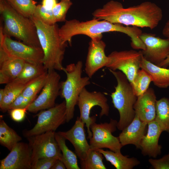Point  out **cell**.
I'll use <instances>...</instances> for the list:
<instances>
[{"label":"cell","instance_id":"ab89813d","mask_svg":"<svg viewBox=\"0 0 169 169\" xmlns=\"http://www.w3.org/2000/svg\"><path fill=\"white\" fill-rule=\"evenodd\" d=\"M11 81L9 77L3 72L0 70V84H7Z\"/></svg>","mask_w":169,"mask_h":169},{"label":"cell","instance_id":"7bdbcfd3","mask_svg":"<svg viewBox=\"0 0 169 169\" xmlns=\"http://www.w3.org/2000/svg\"><path fill=\"white\" fill-rule=\"evenodd\" d=\"M169 65V54L160 64L159 66L164 68H166Z\"/></svg>","mask_w":169,"mask_h":169},{"label":"cell","instance_id":"8fae6325","mask_svg":"<svg viewBox=\"0 0 169 169\" xmlns=\"http://www.w3.org/2000/svg\"><path fill=\"white\" fill-rule=\"evenodd\" d=\"M48 72L47 79L41 93L26 108L30 112L36 113L55 105V100L60 95V76L55 70Z\"/></svg>","mask_w":169,"mask_h":169},{"label":"cell","instance_id":"4316f807","mask_svg":"<svg viewBox=\"0 0 169 169\" xmlns=\"http://www.w3.org/2000/svg\"><path fill=\"white\" fill-rule=\"evenodd\" d=\"M22 140L21 137L5 121L0 120V143L10 151L13 147Z\"/></svg>","mask_w":169,"mask_h":169},{"label":"cell","instance_id":"603a6c76","mask_svg":"<svg viewBox=\"0 0 169 169\" xmlns=\"http://www.w3.org/2000/svg\"><path fill=\"white\" fill-rule=\"evenodd\" d=\"M96 150L101 152L106 161L116 169H132L140 163L137 158H130L127 155L124 156L121 152H116L110 150L105 151L102 149Z\"/></svg>","mask_w":169,"mask_h":169},{"label":"cell","instance_id":"8992f818","mask_svg":"<svg viewBox=\"0 0 169 169\" xmlns=\"http://www.w3.org/2000/svg\"><path fill=\"white\" fill-rule=\"evenodd\" d=\"M83 63L69 64L63 71L66 75V79L60 82V95L64 98L66 106V122L74 117L75 106L79 95L83 89L90 84L89 77H82Z\"/></svg>","mask_w":169,"mask_h":169},{"label":"cell","instance_id":"9c48e42d","mask_svg":"<svg viewBox=\"0 0 169 169\" xmlns=\"http://www.w3.org/2000/svg\"><path fill=\"white\" fill-rule=\"evenodd\" d=\"M117 123L116 120L111 119L109 122L97 124L95 122L91 125L92 136L89 143L90 149L105 148L115 152H120L123 146L118 137L112 134L116 130Z\"/></svg>","mask_w":169,"mask_h":169},{"label":"cell","instance_id":"d4e9b609","mask_svg":"<svg viewBox=\"0 0 169 169\" xmlns=\"http://www.w3.org/2000/svg\"><path fill=\"white\" fill-rule=\"evenodd\" d=\"M55 138L62 153L61 161L67 169H80L76 155L70 150L65 143L66 139L58 132H55Z\"/></svg>","mask_w":169,"mask_h":169},{"label":"cell","instance_id":"1f68e13d","mask_svg":"<svg viewBox=\"0 0 169 169\" xmlns=\"http://www.w3.org/2000/svg\"><path fill=\"white\" fill-rule=\"evenodd\" d=\"M13 8L23 16L30 18L36 6L33 0H7Z\"/></svg>","mask_w":169,"mask_h":169},{"label":"cell","instance_id":"5b68a950","mask_svg":"<svg viewBox=\"0 0 169 169\" xmlns=\"http://www.w3.org/2000/svg\"><path fill=\"white\" fill-rule=\"evenodd\" d=\"M109 69L117 82L115 90L111 93L110 96L114 106L119 114L117 128L122 131L131 123L135 116L134 106L137 96L124 74L120 71Z\"/></svg>","mask_w":169,"mask_h":169},{"label":"cell","instance_id":"d6986e66","mask_svg":"<svg viewBox=\"0 0 169 169\" xmlns=\"http://www.w3.org/2000/svg\"><path fill=\"white\" fill-rule=\"evenodd\" d=\"M147 125V132L141 141L140 149L143 156L155 158L161 152L162 147L158 141L163 131L155 120L149 122Z\"/></svg>","mask_w":169,"mask_h":169},{"label":"cell","instance_id":"8d00e7d4","mask_svg":"<svg viewBox=\"0 0 169 169\" xmlns=\"http://www.w3.org/2000/svg\"><path fill=\"white\" fill-rule=\"evenodd\" d=\"M148 161L154 169H169V156L168 154L164 156L159 159L150 158Z\"/></svg>","mask_w":169,"mask_h":169},{"label":"cell","instance_id":"7402d4cb","mask_svg":"<svg viewBox=\"0 0 169 169\" xmlns=\"http://www.w3.org/2000/svg\"><path fill=\"white\" fill-rule=\"evenodd\" d=\"M140 67L151 76L155 85L161 88L169 87V68L155 65L146 60L143 56Z\"/></svg>","mask_w":169,"mask_h":169},{"label":"cell","instance_id":"e0dca14e","mask_svg":"<svg viewBox=\"0 0 169 169\" xmlns=\"http://www.w3.org/2000/svg\"><path fill=\"white\" fill-rule=\"evenodd\" d=\"M84 125L79 117H78L74 124L70 129L66 131L58 132L72 144L80 161L85 159L90 149L86 137Z\"/></svg>","mask_w":169,"mask_h":169},{"label":"cell","instance_id":"83f0119b","mask_svg":"<svg viewBox=\"0 0 169 169\" xmlns=\"http://www.w3.org/2000/svg\"><path fill=\"white\" fill-rule=\"evenodd\" d=\"M155 120L163 131L169 133V99L164 97L157 100Z\"/></svg>","mask_w":169,"mask_h":169},{"label":"cell","instance_id":"3957f363","mask_svg":"<svg viewBox=\"0 0 169 169\" xmlns=\"http://www.w3.org/2000/svg\"><path fill=\"white\" fill-rule=\"evenodd\" d=\"M0 13L3 21V33L30 46L41 48L36 26L32 20L22 15L7 0H0Z\"/></svg>","mask_w":169,"mask_h":169},{"label":"cell","instance_id":"2e32d148","mask_svg":"<svg viewBox=\"0 0 169 169\" xmlns=\"http://www.w3.org/2000/svg\"><path fill=\"white\" fill-rule=\"evenodd\" d=\"M105 43L101 40L91 39L89 43L85 64V72L90 78L100 69L106 67L110 59L105 53Z\"/></svg>","mask_w":169,"mask_h":169},{"label":"cell","instance_id":"74e56055","mask_svg":"<svg viewBox=\"0 0 169 169\" xmlns=\"http://www.w3.org/2000/svg\"><path fill=\"white\" fill-rule=\"evenodd\" d=\"M9 111L11 119L16 122H20L24 119L27 110L26 109L18 108Z\"/></svg>","mask_w":169,"mask_h":169},{"label":"cell","instance_id":"cb8c5ba5","mask_svg":"<svg viewBox=\"0 0 169 169\" xmlns=\"http://www.w3.org/2000/svg\"><path fill=\"white\" fill-rule=\"evenodd\" d=\"M32 80L24 83L13 80L7 84L4 88L3 98L0 103V110L3 112L8 111L9 105L22 93L25 88Z\"/></svg>","mask_w":169,"mask_h":169},{"label":"cell","instance_id":"ba28073f","mask_svg":"<svg viewBox=\"0 0 169 169\" xmlns=\"http://www.w3.org/2000/svg\"><path fill=\"white\" fill-rule=\"evenodd\" d=\"M37 115L38 120L34 126L23 133V136L26 138L48 131H55L60 125L66 122L65 101L53 107L41 110Z\"/></svg>","mask_w":169,"mask_h":169},{"label":"cell","instance_id":"60d3db41","mask_svg":"<svg viewBox=\"0 0 169 169\" xmlns=\"http://www.w3.org/2000/svg\"><path fill=\"white\" fill-rule=\"evenodd\" d=\"M66 167L63 162L60 159H58L51 169H65Z\"/></svg>","mask_w":169,"mask_h":169},{"label":"cell","instance_id":"277c9868","mask_svg":"<svg viewBox=\"0 0 169 169\" xmlns=\"http://www.w3.org/2000/svg\"><path fill=\"white\" fill-rule=\"evenodd\" d=\"M37 29L39 41L44 54L43 64L47 70H63L62 61L67 43H63L59 33L58 25H49L32 17Z\"/></svg>","mask_w":169,"mask_h":169},{"label":"cell","instance_id":"f35d334b","mask_svg":"<svg viewBox=\"0 0 169 169\" xmlns=\"http://www.w3.org/2000/svg\"><path fill=\"white\" fill-rule=\"evenodd\" d=\"M57 0H42V5L49 10H52L57 3Z\"/></svg>","mask_w":169,"mask_h":169},{"label":"cell","instance_id":"d590c367","mask_svg":"<svg viewBox=\"0 0 169 169\" xmlns=\"http://www.w3.org/2000/svg\"><path fill=\"white\" fill-rule=\"evenodd\" d=\"M34 100L25 97L22 94L19 95L9 106L8 110L14 109H26Z\"/></svg>","mask_w":169,"mask_h":169},{"label":"cell","instance_id":"7a4b0ae2","mask_svg":"<svg viewBox=\"0 0 169 169\" xmlns=\"http://www.w3.org/2000/svg\"><path fill=\"white\" fill-rule=\"evenodd\" d=\"M94 18L85 22H80L76 19L66 21L59 29L60 38L63 43L68 42L71 45L72 38L74 36L83 34L90 37L91 39L101 40L102 33L117 32L129 36L131 44L137 45L141 42L140 36L142 33L139 27L132 26H124L123 25L114 23L108 21Z\"/></svg>","mask_w":169,"mask_h":169},{"label":"cell","instance_id":"52a82bcc","mask_svg":"<svg viewBox=\"0 0 169 169\" xmlns=\"http://www.w3.org/2000/svg\"><path fill=\"white\" fill-rule=\"evenodd\" d=\"M107 99L103 93L97 91L90 92L85 88H84L80 93L77 102V105L79 110V117L85 124L88 134V139H90L92 133L90 129L91 125L95 122L96 116H90L91 110L93 107L98 106L101 108L100 116L108 115L110 107L107 103Z\"/></svg>","mask_w":169,"mask_h":169},{"label":"cell","instance_id":"6da1fadb","mask_svg":"<svg viewBox=\"0 0 169 169\" xmlns=\"http://www.w3.org/2000/svg\"><path fill=\"white\" fill-rule=\"evenodd\" d=\"M92 15L95 18L112 23L146 27L151 29L157 27L163 17L161 9L150 1L124 8L120 3L111 0L102 8L96 9Z\"/></svg>","mask_w":169,"mask_h":169},{"label":"cell","instance_id":"ac0fdd59","mask_svg":"<svg viewBox=\"0 0 169 169\" xmlns=\"http://www.w3.org/2000/svg\"><path fill=\"white\" fill-rule=\"evenodd\" d=\"M157 100L154 90L149 88L143 94L137 96L134 106L136 115L147 123L155 120Z\"/></svg>","mask_w":169,"mask_h":169},{"label":"cell","instance_id":"44dd1931","mask_svg":"<svg viewBox=\"0 0 169 169\" xmlns=\"http://www.w3.org/2000/svg\"><path fill=\"white\" fill-rule=\"evenodd\" d=\"M25 61L8 54L0 47V70L10 78L15 79L22 71Z\"/></svg>","mask_w":169,"mask_h":169},{"label":"cell","instance_id":"7c38bea8","mask_svg":"<svg viewBox=\"0 0 169 169\" xmlns=\"http://www.w3.org/2000/svg\"><path fill=\"white\" fill-rule=\"evenodd\" d=\"M0 47L9 55L32 63L43 64L44 54L42 48L33 47L13 40L0 29Z\"/></svg>","mask_w":169,"mask_h":169},{"label":"cell","instance_id":"484cf974","mask_svg":"<svg viewBox=\"0 0 169 169\" xmlns=\"http://www.w3.org/2000/svg\"><path fill=\"white\" fill-rule=\"evenodd\" d=\"M47 71L43 64L25 62L21 73L13 80L24 83L28 82Z\"/></svg>","mask_w":169,"mask_h":169},{"label":"cell","instance_id":"e575fe53","mask_svg":"<svg viewBox=\"0 0 169 169\" xmlns=\"http://www.w3.org/2000/svg\"><path fill=\"white\" fill-rule=\"evenodd\" d=\"M59 159L55 157H47L38 159L32 164L31 169H51Z\"/></svg>","mask_w":169,"mask_h":169},{"label":"cell","instance_id":"ffe728a7","mask_svg":"<svg viewBox=\"0 0 169 169\" xmlns=\"http://www.w3.org/2000/svg\"><path fill=\"white\" fill-rule=\"evenodd\" d=\"M147 124L136 115L132 121L122 131L118 137L122 146L132 144L137 148L140 149L141 141L146 134Z\"/></svg>","mask_w":169,"mask_h":169},{"label":"cell","instance_id":"4dcf8cb0","mask_svg":"<svg viewBox=\"0 0 169 169\" xmlns=\"http://www.w3.org/2000/svg\"><path fill=\"white\" fill-rule=\"evenodd\" d=\"M48 71L33 80L23 90L22 95L24 96L35 100L36 95L42 90L47 81Z\"/></svg>","mask_w":169,"mask_h":169},{"label":"cell","instance_id":"30bf717a","mask_svg":"<svg viewBox=\"0 0 169 169\" xmlns=\"http://www.w3.org/2000/svg\"><path fill=\"white\" fill-rule=\"evenodd\" d=\"M110 62L106 67L113 71L119 70L124 74L130 83L135 77L143 58L141 51H115L108 56Z\"/></svg>","mask_w":169,"mask_h":169},{"label":"cell","instance_id":"f546056e","mask_svg":"<svg viewBox=\"0 0 169 169\" xmlns=\"http://www.w3.org/2000/svg\"><path fill=\"white\" fill-rule=\"evenodd\" d=\"M104 157L100 152L90 149L85 159L80 161L81 168L83 169H106L103 161Z\"/></svg>","mask_w":169,"mask_h":169},{"label":"cell","instance_id":"f1b7e54d","mask_svg":"<svg viewBox=\"0 0 169 169\" xmlns=\"http://www.w3.org/2000/svg\"><path fill=\"white\" fill-rule=\"evenodd\" d=\"M152 81L151 76L146 70L141 68L131 84L135 94L138 96L143 94L147 90Z\"/></svg>","mask_w":169,"mask_h":169},{"label":"cell","instance_id":"4fadbf2b","mask_svg":"<svg viewBox=\"0 0 169 169\" xmlns=\"http://www.w3.org/2000/svg\"><path fill=\"white\" fill-rule=\"evenodd\" d=\"M55 132L48 131L27 138L32 150V164L44 158L55 157L61 160L62 153L55 138Z\"/></svg>","mask_w":169,"mask_h":169},{"label":"cell","instance_id":"9a60e30c","mask_svg":"<svg viewBox=\"0 0 169 169\" xmlns=\"http://www.w3.org/2000/svg\"><path fill=\"white\" fill-rule=\"evenodd\" d=\"M0 161V169H31L32 150L28 143L19 142Z\"/></svg>","mask_w":169,"mask_h":169},{"label":"cell","instance_id":"f6af8a7d","mask_svg":"<svg viewBox=\"0 0 169 169\" xmlns=\"http://www.w3.org/2000/svg\"><path fill=\"white\" fill-rule=\"evenodd\" d=\"M168 156H169V152L168 153Z\"/></svg>","mask_w":169,"mask_h":169},{"label":"cell","instance_id":"ee69618b","mask_svg":"<svg viewBox=\"0 0 169 169\" xmlns=\"http://www.w3.org/2000/svg\"><path fill=\"white\" fill-rule=\"evenodd\" d=\"M4 95V89H0V103L2 101Z\"/></svg>","mask_w":169,"mask_h":169},{"label":"cell","instance_id":"b9f144b4","mask_svg":"<svg viewBox=\"0 0 169 169\" xmlns=\"http://www.w3.org/2000/svg\"><path fill=\"white\" fill-rule=\"evenodd\" d=\"M162 33L166 38L169 39V20L166 23L163 29Z\"/></svg>","mask_w":169,"mask_h":169},{"label":"cell","instance_id":"d6a6232c","mask_svg":"<svg viewBox=\"0 0 169 169\" xmlns=\"http://www.w3.org/2000/svg\"><path fill=\"white\" fill-rule=\"evenodd\" d=\"M32 17L47 25H51L56 23L52 10L46 9L42 4L37 5Z\"/></svg>","mask_w":169,"mask_h":169},{"label":"cell","instance_id":"5bb4252c","mask_svg":"<svg viewBox=\"0 0 169 169\" xmlns=\"http://www.w3.org/2000/svg\"><path fill=\"white\" fill-rule=\"evenodd\" d=\"M140 38L146 47L145 50H141L143 57L159 66L169 54V39L162 38L146 33H142Z\"/></svg>","mask_w":169,"mask_h":169},{"label":"cell","instance_id":"836d02e7","mask_svg":"<svg viewBox=\"0 0 169 169\" xmlns=\"http://www.w3.org/2000/svg\"><path fill=\"white\" fill-rule=\"evenodd\" d=\"M72 4L70 0H61L57 3L52 9L56 23L66 21V13Z\"/></svg>","mask_w":169,"mask_h":169}]
</instances>
